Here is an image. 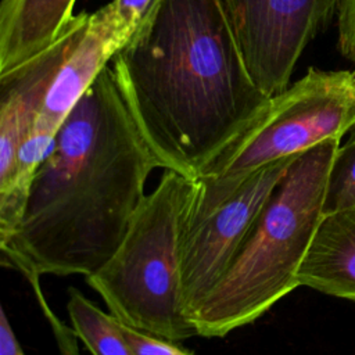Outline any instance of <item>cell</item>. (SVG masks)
Segmentation results:
<instances>
[{
	"label": "cell",
	"instance_id": "obj_3",
	"mask_svg": "<svg viewBox=\"0 0 355 355\" xmlns=\"http://www.w3.org/2000/svg\"><path fill=\"white\" fill-rule=\"evenodd\" d=\"M340 140L327 139L293 158L227 272L193 315L198 336L223 337L250 324L300 286Z\"/></svg>",
	"mask_w": 355,
	"mask_h": 355
},
{
	"label": "cell",
	"instance_id": "obj_11",
	"mask_svg": "<svg viewBox=\"0 0 355 355\" xmlns=\"http://www.w3.org/2000/svg\"><path fill=\"white\" fill-rule=\"evenodd\" d=\"M76 0H1L0 75L49 47L73 18Z\"/></svg>",
	"mask_w": 355,
	"mask_h": 355
},
{
	"label": "cell",
	"instance_id": "obj_6",
	"mask_svg": "<svg viewBox=\"0 0 355 355\" xmlns=\"http://www.w3.org/2000/svg\"><path fill=\"white\" fill-rule=\"evenodd\" d=\"M257 85L273 96L290 85L305 47L326 29L338 0H219Z\"/></svg>",
	"mask_w": 355,
	"mask_h": 355
},
{
	"label": "cell",
	"instance_id": "obj_10",
	"mask_svg": "<svg viewBox=\"0 0 355 355\" xmlns=\"http://www.w3.org/2000/svg\"><path fill=\"white\" fill-rule=\"evenodd\" d=\"M297 280L300 286L355 301V205L323 216Z\"/></svg>",
	"mask_w": 355,
	"mask_h": 355
},
{
	"label": "cell",
	"instance_id": "obj_16",
	"mask_svg": "<svg viewBox=\"0 0 355 355\" xmlns=\"http://www.w3.org/2000/svg\"><path fill=\"white\" fill-rule=\"evenodd\" d=\"M119 327L135 355H193V352L179 347L175 341L148 334L122 322H119Z\"/></svg>",
	"mask_w": 355,
	"mask_h": 355
},
{
	"label": "cell",
	"instance_id": "obj_8",
	"mask_svg": "<svg viewBox=\"0 0 355 355\" xmlns=\"http://www.w3.org/2000/svg\"><path fill=\"white\" fill-rule=\"evenodd\" d=\"M89 15L75 14L49 47L0 75V194L14 180L18 150L35 123L60 65L82 36Z\"/></svg>",
	"mask_w": 355,
	"mask_h": 355
},
{
	"label": "cell",
	"instance_id": "obj_14",
	"mask_svg": "<svg viewBox=\"0 0 355 355\" xmlns=\"http://www.w3.org/2000/svg\"><path fill=\"white\" fill-rule=\"evenodd\" d=\"M31 286L33 288L35 298L40 309L43 311V315L46 316V320L49 322L50 329L53 331L58 355H80L76 344V338H78L76 334L73 333L72 329L67 327L57 318V315L53 313L42 291L40 280H33ZM0 355H26L14 333V329L11 326V322L4 308H1V312H0Z\"/></svg>",
	"mask_w": 355,
	"mask_h": 355
},
{
	"label": "cell",
	"instance_id": "obj_7",
	"mask_svg": "<svg viewBox=\"0 0 355 355\" xmlns=\"http://www.w3.org/2000/svg\"><path fill=\"white\" fill-rule=\"evenodd\" d=\"M294 157L261 168L220 205L201 216L189 218L182 244L180 280L191 320L201 302L227 272Z\"/></svg>",
	"mask_w": 355,
	"mask_h": 355
},
{
	"label": "cell",
	"instance_id": "obj_17",
	"mask_svg": "<svg viewBox=\"0 0 355 355\" xmlns=\"http://www.w3.org/2000/svg\"><path fill=\"white\" fill-rule=\"evenodd\" d=\"M337 15L340 50L355 62V0H338Z\"/></svg>",
	"mask_w": 355,
	"mask_h": 355
},
{
	"label": "cell",
	"instance_id": "obj_13",
	"mask_svg": "<svg viewBox=\"0 0 355 355\" xmlns=\"http://www.w3.org/2000/svg\"><path fill=\"white\" fill-rule=\"evenodd\" d=\"M355 205V126L349 139L338 146L327 176L324 215Z\"/></svg>",
	"mask_w": 355,
	"mask_h": 355
},
{
	"label": "cell",
	"instance_id": "obj_1",
	"mask_svg": "<svg viewBox=\"0 0 355 355\" xmlns=\"http://www.w3.org/2000/svg\"><path fill=\"white\" fill-rule=\"evenodd\" d=\"M159 161L105 67L57 132L33 178L22 219L0 241L21 275L85 277L116 251Z\"/></svg>",
	"mask_w": 355,
	"mask_h": 355
},
{
	"label": "cell",
	"instance_id": "obj_15",
	"mask_svg": "<svg viewBox=\"0 0 355 355\" xmlns=\"http://www.w3.org/2000/svg\"><path fill=\"white\" fill-rule=\"evenodd\" d=\"M161 1L162 0H112L110 6L119 29L128 40H130Z\"/></svg>",
	"mask_w": 355,
	"mask_h": 355
},
{
	"label": "cell",
	"instance_id": "obj_5",
	"mask_svg": "<svg viewBox=\"0 0 355 355\" xmlns=\"http://www.w3.org/2000/svg\"><path fill=\"white\" fill-rule=\"evenodd\" d=\"M355 126V72H308L270 96L261 111L197 176L190 216H201L232 197L261 168L297 155Z\"/></svg>",
	"mask_w": 355,
	"mask_h": 355
},
{
	"label": "cell",
	"instance_id": "obj_2",
	"mask_svg": "<svg viewBox=\"0 0 355 355\" xmlns=\"http://www.w3.org/2000/svg\"><path fill=\"white\" fill-rule=\"evenodd\" d=\"M111 68L161 168L191 179L270 97L219 0H162Z\"/></svg>",
	"mask_w": 355,
	"mask_h": 355
},
{
	"label": "cell",
	"instance_id": "obj_4",
	"mask_svg": "<svg viewBox=\"0 0 355 355\" xmlns=\"http://www.w3.org/2000/svg\"><path fill=\"white\" fill-rule=\"evenodd\" d=\"M196 190V179L165 169L133 215L116 251L86 276L114 318L175 343L198 336L180 280L183 236Z\"/></svg>",
	"mask_w": 355,
	"mask_h": 355
},
{
	"label": "cell",
	"instance_id": "obj_9",
	"mask_svg": "<svg viewBox=\"0 0 355 355\" xmlns=\"http://www.w3.org/2000/svg\"><path fill=\"white\" fill-rule=\"evenodd\" d=\"M128 42L110 3L92 12L78 43L60 65L29 132L55 140L73 107Z\"/></svg>",
	"mask_w": 355,
	"mask_h": 355
},
{
	"label": "cell",
	"instance_id": "obj_12",
	"mask_svg": "<svg viewBox=\"0 0 355 355\" xmlns=\"http://www.w3.org/2000/svg\"><path fill=\"white\" fill-rule=\"evenodd\" d=\"M67 311L73 333L92 355H135L118 319L101 311L73 287L68 288Z\"/></svg>",
	"mask_w": 355,
	"mask_h": 355
}]
</instances>
